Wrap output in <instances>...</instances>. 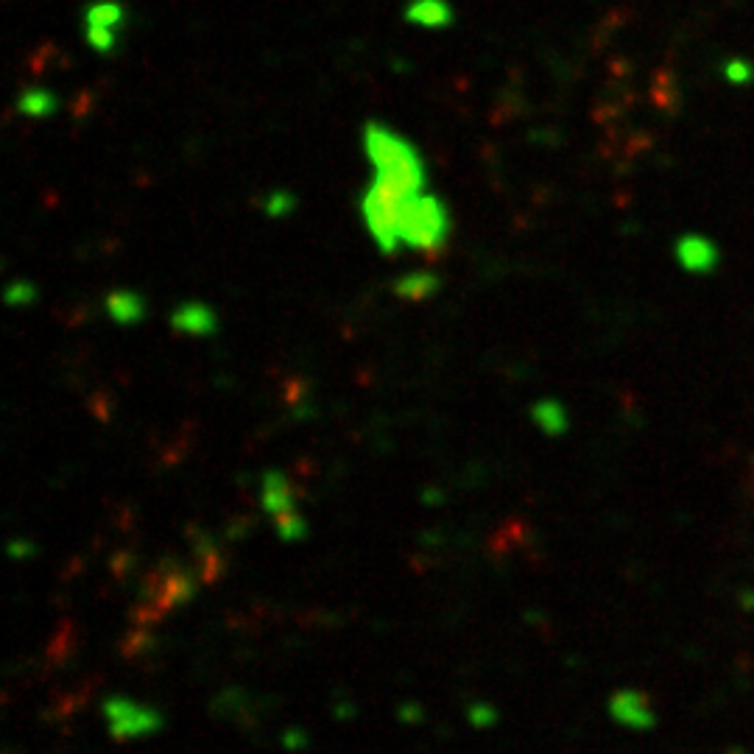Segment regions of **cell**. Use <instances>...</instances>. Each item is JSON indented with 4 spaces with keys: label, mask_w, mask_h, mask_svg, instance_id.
Wrapping results in <instances>:
<instances>
[{
    "label": "cell",
    "mask_w": 754,
    "mask_h": 754,
    "mask_svg": "<svg viewBox=\"0 0 754 754\" xmlns=\"http://www.w3.org/2000/svg\"><path fill=\"white\" fill-rule=\"evenodd\" d=\"M612 715L623 724H629V727H648L651 724L646 699L640 693H618L612 699Z\"/></svg>",
    "instance_id": "10"
},
{
    "label": "cell",
    "mask_w": 754,
    "mask_h": 754,
    "mask_svg": "<svg viewBox=\"0 0 754 754\" xmlns=\"http://www.w3.org/2000/svg\"><path fill=\"white\" fill-rule=\"evenodd\" d=\"M263 506L274 517L294 512V492H291V484H288L285 475H280V472L263 475Z\"/></svg>",
    "instance_id": "7"
},
{
    "label": "cell",
    "mask_w": 754,
    "mask_h": 754,
    "mask_svg": "<svg viewBox=\"0 0 754 754\" xmlns=\"http://www.w3.org/2000/svg\"><path fill=\"white\" fill-rule=\"evenodd\" d=\"M447 238V210L436 196L408 199L400 221V243L411 249H439Z\"/></svg>",
    "instance_id": "1"
},
{
    "label": "cell",
    "mask_w": 754,
    "mask_h": 754,
    "mask_svg": "<svg viewBox=\"0 0 754 754\" xmlns=\"http://www.w3.org/2000/svg\"><path fill=\"white\" fill-rule=\"evenodd\" d=\"M104 715H107L109 732L115 741H132V738H149L162 727V715L140 701L112 696L104 701Z\"/></svg>",
    "instance_id": "3"
},
{
    "label": "cell",
    "mask_w": 754,
    "mask_h": 754,
    "mask_svg": "<svg viewBox=\"0 0 754 754\" xmlns=\"http://www.w3.org/2000/svg\"><path fill=\"white\" fill-rule=\"evenodd\" d=\"M20 109L31 118H48L56 109V98L48 90H26L20 95Z\"/></svg>",
    "instance_id": "12"
},
{
    "label": "cell",
    "mask_w": 754,
    "mask_h": 754,
    "mask_svg": "<svg viewBox=\"0 0 754 754\" xmlns=\"http://www.w3.org/2000/svg\"><path fill=\"white\" fill-rule=\"evenodd\" d=\"M277 534H280L285 542H297V539H302L308 534V526H305V520H302L297 512L280 514V517H277Z\"/></svg>",
    "instance_id": "14"
},
{
    "label": "cell",
    "mask_w": 754,
    "mask_h": 754,
    "mask_svg": "<svg viewBox=\"0 0 754 754\" xmlns=\"http://www.w3.org/2000/svg\"><path fill=\"white\" fill-rule=\"evenodd\" d=\"M436 288H439V277H436V274H425V271L408 274V277H403V280H397V283H394V291H397L400 297H408V299L431 297Z\"/></svg>",
    "instance_id": "11"
},
{
    "label": "cell",
    "mask_w": 754,
    "mask_h": 754,
    "mask_svg": "<svg viewBox=\"0 0 754 754\" xmlns=\"http://www.w3.org/2000/svg\"><path fill=\"white\" fill-rule=\"evenodd\" d=\"M534 419L545 428L548 433H559L565 428V414H562V405L556 403H539L534 408Z\"/></svg>",
    "instance_id": "13"
},
{
    "label": "cell",
    "mask_w": 754,
    "mask_h": 754,
    "mask_svg": "<svg viewBox=\"0 0 754 754\" xmlns=\"http://www.w3.org/2000/svg\"><path fill=\"white\" fill-rule=\"evenodd\" d=\"M123 26V9L118 3H93L87 9V40L95 51L109 54L115 48V34Z\"/></svg>",
    "instance_id": "5"
},
{
    "label": "cell",
    "mask_w": 754,
    "mask_h": 754,
    "mask_svg": "<svg viewBox=\"0 0 754 754\" xmlns=\"http://www.w3.org/2000/svg\"><path fill=\"white\" fill-rule=\"evenodd\" d=\"M405 204H408L405 196H397V193L380 188L375 182H372V188L366 190L364 202H361L364 218L383 252H394L400 246V221H403Z\"/></svg>",
    "instance_id": "2"
},
{
    "label": "cell",
    "mask_w": 754,
    "mask_h": 754,
    "mask_svg": "<svg viewBox=\"0 0 754 754\" xmlns=\"http://www.w3.org/2000/svg\"><path fill=\"white\" fill-rule=\"evenodd\" d=\"M411 23L425 28H442L453 20V12L447 6L445 0H414L408 6V14H405Z\"/></svg>",
    "instance_id": "9"
},
{
    "label": "cell",
    "mask_w": 754,
    "mask_h": 754,
    "mask_svg": "<svg viewBox=\"0 0 754 754\" xmlns=\"http://www.w3.org/2000/svg\"><path fill=\"white\" fill-rule=\"evenodd\" d=\"M34 297H37L34 285L23 283V280H17V283H12L9 288H6V305H12V308L28 305Z\"/></svg>",
    "instance_id": "15"
},
{
    "label": "cell",
    "mask_w": 754,
    "mask_h": 754,
    "mask_svg": "<svg viewBox=\"0 0 754 754\" xmlns=\"http://www.w3.org/2000/svg\"><path fill=\"white\" fill-rule=\"evenodd\" d=\"M107 310L115 322L135 324L146 316V302L140 294H132V291H112L107 297Z\"/></svg>",
    "instance_id": "8"
},
{
    "label": "cell",
    "mask_w": 754,
    "mask_h": 754,
    "mask_svg": "<svg viewBox=\"0 0 754 754\" xmlns=\"http://www.w3.org/2000/svg\"><path fill=\"white\" fill-rule=\"evenodd\" d=\"M470 721L475 727H489V724H495V710H492V704H484V701H475L470 704Z\"/></svg>",
    "instance_id": "17"
},
{
    "label": "cell",
    "mask_w": 754,
    "mask_h": 754,
    "mask_svg": "<svg viewBox=\"0 0 754 754\" xmlns=\"http://www.w3.org/2000/svg\"><path fill=\"white\" fill-rule=\"evenodd\" d=\"M364 146L375 168H386V165H394V162L417 154L411 143H405L403 137L394 135L389 126H383V123H366Z\"/></svg>",
    "instance_id": "4"
},
{
    "label": "cell",
    "mask_w": 754,
    "mask_h": 754,
    "mask_svg": "<svg viewBox=\"0 0 754 754\" xmlns=\"http://www.w3.org/2000/svg\"><path fill=\"white\" fill-rule=\"evenodd\" d=\"M174 327L188 336H210V333H216L218 319L216 313L202 302H188L174 313Z\"/></svg>",
    "instance_id": "6"
},
{
    "label": "cell",
    "mask_w": 754,
    "mask_h": 754,
    "mask_svg": "<svg viewBox=\"0 0 754 754\" xmlns=\"http://www.w3.org/2000/svg\"><path fill=\"white\" fill-rule=\"evenodd\" d=\"M294 210V196L291 193H271L269 202H266V213L269 216H285V213H291Z\"/></svg>",
    "instance_id": "16"
}]
</instances>
